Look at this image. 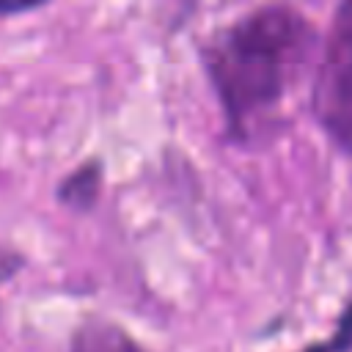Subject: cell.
Wrapping results in <instances>:
<instances>
[{
    "mask_svg": "<svg viewBox=\"0 0 352 352\" xmlns=\"http://www.w3.org/2000/svg\"><path fill=\"white\" fill-rule=\"evenodd\" d=\"M308 44L311 25L289 6L256 8L209 41L206 69L234 126L278 104Z\"/></svg>",
    "mask_w": 352,
    "mask_h": 352,
    "instance_id": "cell-1",
    "label": "cell"
},
{
    "mask_svg": "<svg viewBox=\"0 0 352 352\" xmlns=\"http://www.w3.org/2000/svg\"><path fill=\"white\" fill-rule=\"evenodd\" d=\"M314 113L324 132L352 154V0L336 8L314 80Z\"/></svg>",
    "mask_w": 352,
    "mask_h": 352,
    "instance_id": "cell-2",
    "label": "cell"
},
{
    "mask_svg": "<svg viewBox=\"0 0 352 352\" xmlns=\"http://www.w3.org/2000/svg\"><path fill=\"white\" fill-rule=\"evenodd\" d=\"M72 352H143L121 327L107 322H88L72 338Z\"/></svg>",
    "mask_w": 352,
    "mask_h": 352,
    "instance_id": "cell-3",
    "label": "cell"
},
{
    "mask_svg": "<svg viewBox=\"0 0 352 352\" xmlns=\"http://www.w3.org/2000/svg\"><path fill=\"white\" fill-rule=\"evenodd\" d=\"M96 190H99V165L96 162H88L82 165L80 170H74L63 184H60V201L63 204H72V206H91L94 198H96Z\"/></svg>",
    "mask_w": 352,
    "mask_h": 352,
    "instance_id": "cell-4",
    "label": "cell"
},
{
    "mask_svg": "<svg viewBox=\"0 0 352 352\" xmlns=\"http://www.w3.org/2000/svg\"><path fill=\"white\" fill-rule=\"evenodd\" d=\"M346 349H352V302L344 308L333 338L322 341V344H314V346H308L302 352H346Z\"/></svg>",
    "mask_w": 352,
    "mask_h": 352,
    "instance_id": "cell-5",
    "label": "cell"
},
{
    "mask_svg": "<svg viewBox=\"0 0 352 352\" xmlns=\"http://www.w3.org/2000/svg\"><path fill=\"white\" fill-rule=\"evenodd\" d=\"M19 267H22V258H19L14 250L0 248V283H3V280H8Z\"/></svg>",
    "mask_w": 352,
    "mask_h": 352,
    "instance_id": "cell-6",
    "label": "cell"
},
{
    "mask_svg": "<svg viewBox=\"0 0 352 352\" xmlns=\"http://www.w3.org/2000/svg\"><path fill=\"white\" fill-rule=\"evenodd\" d=\"M30 8L28 3H0V14H16V11H25Z\"/></svg>",
    "mask_w": 352,
    "mask_h": 352,
    "instance_id": "cell-7",
    "label": "cell"
}]
</instances>
